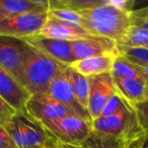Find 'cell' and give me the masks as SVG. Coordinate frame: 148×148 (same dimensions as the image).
I'll return each instance as SVG.
<instances>
[{"label":"cell","mask_w":148,"mask_h":148,"mask_svg":"<svg viewBox=\"0 0 148 148\" xmlns=\"http://www.w3.org/2000/svg\"><path fill=\"white\" fill-rule=\"evenodd\" d=\"M134 18H147L148 17V6L141 9L133 10Z\"/></svg>","instance_id":"cell-28"},{"label":"cell","mask_w":148,"mask_h":148,"mask_svg":"<svg viewBox=\"0 0 148 148\" xmlns=\"http://www.w3.org/2000/svg\"><path fill=\"white\" fill-rule=\"evenodd\" d=\"M117 57L118 56L106 55L86 58V59L77 60L70 66L75 71H77L85 77L97 76L101 74L111 73L114 62Z\"/></svg>","instance_id":"cell-15"},{"label":"cell","mask_w":148,"mask_h":148,"mask_svg":"<svg viewBox=\"0 0 148 148\" xmlns=\"http://www.w3.org/2000/svg\"><path fill=\"white\" fill-rule=\"evenodd\" d=\"M0 97L16 112H21L25 111L31 95L11 74L0 67Z\"/></svg>","instance_id":"cell-13"},{"label":"cell","mask_w":148,"mask_h":148,"mask_svg":"<svg viewBox=\"0 0 148 148\" xmlns=\"http://www.w3.org/2000/svg\"><path fill=\"white\" fill-rule=\"evenodd\" d=\"M89 81V95L87 111L91 121L99 118L103 107L110 99L117 92L111 73L87 77Z\"/></svg>","instance_id":"cell-8"},{"label":"cell","mask_w":148,"mask_h":148,"mask_svg":"<svg viewBox=\"0 0 148 148\" xmlns=\"http://www.w3.org/2000/svg\"><path fill=\"white\" fill-rule=\"evenodd\" d=\"M40 35L52 38V39L73 42L76 40L89 37L90 34L85 31L83 27H81L80 25L60 21L49 13L47 21L44 25Z\"/></svg>","instance_id":"cell-14"},{"label":"cell","mask_w":148,"mask_h":148,"mask_svg":"<svg viewBox=\"0 0 148 148\" xmlns=\"http://www.w3.org/2000/svg\"><path fill=\"white\" fill-rule=\"evenodd\" d=\"M143 138H139V139L133 140L131 142H128L126 148H142V141H143Z\"/></svg>","instance_id":"cell-30"},{"label":"cell","mask_w":148,"mask_h":148,"mask_svg":"<svg viewBox=\"0 0 148 148\" xmlns=\"http://www.w3.org/2000/svg\"><path fill=\"white\" fill-rule=\"evenodd\" d=\"M91 126L93 133L124 140L126 143L145 136L134 109L123 110L107 117H99L92 120Z\"/></svg>","instance_id":"cell-4"},{"label":"cell","mask_w":148,"mask_h":148,"mask_svg":"<svg viewBox=\"0 0 148 148\" xmlns=\"http://www.w3.org/2000/svg\"><path fill=\"white\" fill-rule=\"evenodd\" d=\"M58 142L67 145L80 144L92 133L91 122L77 116L42 122Z\"/></svg>","instance_id":"cell-5"},{"label":"cell","mask_w":148,"mask_h":148,"mask_svg":"<svg viewBox=\"0 0 148 148\" xmlns=\"http://www.w3.org/2000/svg\"><path fill=\"white\" fill-rule=\"evenodd\" d=\"M21 40L64 65L70 66L76 61L72 52L71 42L69 41L52 39L42 35L32 36Z\"/></svg>","instance_id":"cell-11"},{"label":"cell","mask_w":148,"mask_h":148,"mask_svg":"<svg viewBox=\"0 0 148 148\" xmlns=\"http://www.w3.org/2000/svg\"><path fill=\"white\" fill-rule=\"evenodd\" d=\"M49 13L60 21L80 25V14L76 11L66 8H52L49 9Z\"/></svg>","instance_id":"cell-25"},{"label":"cell","mask_w":148,"mask_h":148,"mask_svg":"<svg viewBox=\"0 0 148 148\" xmlns=\"http://www.w3.org/2000/svg\"><path fill=\"white\" fill-rule=\"evenodd\" d=\"M129 1H106L97 6L79 11L80 27L92 36L105 37L121 43L134 27V15Z\"/></svg>","instance_id":"cell-1"},{"label":"cell","mask_w":148,"mask_h":148,"mask_svg":"<svg viewBox=\"0 0 148 148\" xmlns=\"http://www.w3.org/2000/svg\"><path fill=\"white\" fill-rule=\"evenodd\" d=\"M48 14L49 11L9 15L0 21V35L17 39L40 35Z\"/></svg>","instance_id":"cell-6"},{"label":"cell","mask_w":148,"mask_h":148,"mask_svg":"<svg viewBox=\"0 0 148 148\" xmlns=\"http://www.w3.org/2000/svg\"><path fill=\"white\" fill-rule=\"evenodd\" d=\"M0 8L7 15L49 11V1L45 0H0Z\"/></svg>","instance_id":"cell-17"},{"label":"cell","mask_w":148,"mask_h":148,"mask_svg":"<svg viewBox=\"0 0 148 148\" xmlns=\"http://www.w3.org/2000/svg\"><path fill=\"white\" fill-rule=\"evenodd\" d=\"M72 52L75 60H82L97 56H119L117 42L105 37L92 36L71 42Z\"/></svg>","instance_id":"cell-10"},{"label":"cell","mask_w":148,"mask_h":148,"mask_svg":"<svg viewBox=\"0 0 148 148\" xmlns=\"http://www.w3.org/2000/svg\"><path fill=\"white\" fill-rule=\"evenodd\" d=\"M127 109H133L131 105L124 99L122 95H120L118 92H116L111 99L108 101L106 106L103 107L101 114L99 117H107V116L114 115L116 113L123 111V110Z\"/></svg>","instance_id":"cell-23"},{"label":"cell","mask_w":148,"mask_h":148,"mask_svg":"<svg viewBox=\"0 0 148 148\" xmlns=\"http://www.w3.org/2000/svg\"><path fill=\"white\" fill-rule=\"evenodd\" d=\"M139 67H140V70H141L142 77H143L144 82H145L146 86L148 87V64H147V65L139 66Z\"/></svg>","instance_id":"cell-31"},{"label":"cell","mask_w":148,"mask_h":148,"mask_svg":"<svg viewBox=\"0 0 148 148\" xmlns=\"http://www.w3.org/2000/svg\"><path fill=\"white\" fill-rule=\"evenodd\" d=\"M25 111L41 123L69 116H76L68 107L55 101L48 95H31L25 103Z\"/></svg>","instance_id":"cell-9"},{"label":"cell","mask_w":148,"mask_h":148,"mask_svg":"<svg viewBox=\"0 0 148 148\" xmlns=\"http://www.w3.org/2000/svg\"><path fill=\"white\" fill-rule=\"evenodd\" d=\"M7 16H8V15H7L6 13L2 10V9L0 8V21H1V19H3V18H5V17H7Z\"/></svg>","instance_id":"cell-33"},{"label":"cell","mask_w":148,"mask_h":148,"mask_svg":"<svg viewBox=\"0 0 148 148\" xmlns=\"http://www.w3.org/2000/svg\"><path fill=\"white\" fill-rule=\"evenodd\" d=\"M17 148H57L58 141L47 128L25 111L16 112L2 124Z\"/></svg>","instance_id":"cell-3"},{"label":"cell","mask_w":148,"mask_h":148,"mask_svg":"<svg viewBox=\"0 0 148 148\" xmlns=\"http://www.w3.org/2000/svg\"><path fill=\"white\" fill-rule=\"evenodd\" d=\"M118 45L124 47H148V29L133 27L125 39Z\"/></svg>","instance_id":"cell-22"},{"label":"cell","mask_w":148,"mask_h":148,"mask_svg":"<svg viewBox=\"0 0 148 148\" xmlns=\"http://www.w3.org/2000/svg\"><path fill=\"white\" fill-rule=\"evenodd\" d=\"M142 148H148V133L145 134L142 141Z\"/></svg>","instance_id":"cell-32"},{"label":"cell","mask_w":148,"mask_h":148,"mask_svg":"<svg viewBox=\"0 0 148 148\" xmlns=\"http://www.w3.org/2000/svg\"><path fill=\"white\" fill-rule=\"evenodd\" d=\"M111 74L113 77H118V78L143 80L139 66L130 62L121 55L116 58Z\"/></svg>","instance_id":"cell-20"},{"label":"cell","mask_w":148,"mask_h":148,"mask_svg":"<svg viewBox=\"0 0 148 148\" xmlns=\"http://www.w3.org/2000/svg\"><path fill=\"white\" fill-rule=\"evenodd\" d=\"M0 148H17L2 124H0Z\"/></svg>","instance_id":"cell-27"},{"label":"cell","mask_w":148,"mask_h":148,"mask_svg":"<svg viewBox=\"0 0 148 148\" xmlns=\"http://www.w3.org/2000/svg\"><path fill=\"white\" fill-rule=\"evenodd\" d=\"M134 111H135L136 117H137L138 123H139L140 127L144 131V133H148V91L147 95L142 101L141 103H137L134 106Z\"/></svg>","instance_id":"cell-24"},{"label":"cell","mask_w":148,"mask_h":148,"mask_svg":"<svg viewBox=\"0 0 148 148\" xmlns=\"http://www.w3.org/2000/svg\"><path fill=\"white\" fill-rule=\"evenodd\" d=\"M25 43L17 38L0 35V67L23 86V52Z\"/></svg>","instance_id":"cell-7"},{"label":"cell","mask_w":148,"mask_h":148,"mask_svg":"<svg viewBox=\"0 0 148 148\" xmlns=\"http://www.w3.org/2000/svg\"><path fill=\"white\" fill-rule=\"evenodd\" d=\"M66 68L63 71L60 72L55 77V79L52 81L47 95L55 101L61 103L62 105L68 107L77 117H80L82 119L87 120V121L92 122L88 112L76 99V97H75L73 90H72L69 79H68L67 74H66Z\"/></svg>","instance_id":"cell-12"},{"label":"cell","mask_w":148,"mask_h":148,"mask_svg":"<svg viewBox=\"0 0 148 148\" xmlns=\"http://www.w3.org/2000/svg\"><path fill=\"white\" fill-rule=\"evenodd\" d=\"M120 55L123 56L130 62L138 66L148 64V48L146 47H124L119 46Z\"/></svg>","instance_id":"cell-21"},{"label":"cell","mask_w":148,"mask_h":148,"mask_svg":"<svg viewBox=\"0 0 148 148\" xmlns=\"http://www.w3.org/2000/svg\"><path fill=\"white\" fill-rule=\"evenodd\" d=\"M134 27L148 29V17L147 18H134Z\"/></svg>","instance_id":"cell-29"},{"label":"cell","mask_w":148,"mask_h":148,"mask_svg":"<svg viewBox=\"0 0 148 148\" xmlns=\"http://www.w3.org/2000/svg\"><path fill=\"white\" fill-rule=\"evenodd\" d=\"M117 92L133 107L144 101L147 95L148 87L145 82L139 79H123L113 77Z\"/></svg>","instance_id":"cell-16"},{"label":"cell","mask_w":148,"mask_h":148,"mask_svg":"<svg viewBox=\"0 0 148 148\" xmlns=\"http://www.w3.org/2000/svg\"><path fill=\"white\" fill-rule=\"evenodd\" d=\"M126 145L127 143L124 140L99 135L92 132L82 143L77 145H67L58 142L57 148H126Z\"/></svg>","instance_id":"cell-18"},{"label":"cell","mask_w":148,"mask_h":148,"mask_svg":"<svg viewBox=\"0 0 148 148\" xmlns=\"http://www.w3.org/2000/svg\"><path fill=\"white\" fill-rule=\"evenodd\" d=\"M16 114V111L0 97V124H4Z\"/></svg>","instance_id":"cell-26"},{"label":"cell","mask_w":148,"mask_h":148,"mask_svg":"<svg viewBox=\"0 0 148 148\" xmlns=\"http://www.w3.org/2000/svg\"><path fill=\"white\" fill-rule=\"evenodd\" d=\"M66 67L27 44L23 52V87L31 95H47L52 81Z\"/></svg>","instance_id":"cell-2"},{"label":"cell","mask_w":148,"mask_h":148,"mask_svg":"<svg viewBox=\"0 0 148 148\" xmlns=\"http://www.w3.org/2000/svg\"><path fill=\"white\" fill-rule=\"evenodd\" d=\"M146 48H148V47H146Z\"/></svg>","instance_id":"cell-34"},{"label":"cell","mask_w":148,"mask_h":148,"mask_svg":"<svg viewBox=\"0 0 148 148\" xmlns=\"http://www.w3.org/2000/svg\"><path fill=\"white\" fill-rule=\"evenodd\" d=\"M66 74L69 79L70 85L72 87L74 95L76 97L78 103L87 111L88 105V95H89V81L88 78L73 69L71 66H67ZM88 112V111H87Z\"/></svg>","instance_id":"cell-19"}]
</instances>
